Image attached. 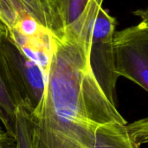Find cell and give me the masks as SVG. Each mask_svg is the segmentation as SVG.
<instances>
[{
  "label": "cell",
  "mask_w": 148,
  "mask_h": 148,
  "mask_svg": "<svg viewBox=\"0 0 148 148\" xmlns=\"http://www.w3.org/2000/svg\"><path fill=\"white\" fill-rule=\"evenodd\" d=\"M6 143H7V140H5V141H1V140H0V148L7 147V145H6Z\"/></svg>",
  "instance_id": "7c38bea8"
},
{
  "label": "cell",
  "mask_w": 148,
  "mask_h": 148,
  "mask_svg": "<svg viewBox=\"0 0 148 148\" xmlns=\"http://www.w3.org/2000/svg\"><path fill=\"white\" fill-rule=\"evenodd\" d=\"M142 21L137 25L115 31L113 39L114 69L123 76L148 90L147 10L141 11Z\"/></svg>",
  "instance_id": "3957f363"
},
{
  "label": "cell",
  "mask_w": 148,
  "mask_h": 148,
  "mask_svg": "<svg viewBox=\"0 0 148 148\" xmlns=\"http://www.w3.org/2000/svg\"><path fill=\"white\" fill-rule=\"evenodd\" d=\"M6 148H7V147H6Z\"/></svg>",
  "instance_id": "4fadbf2b"
},
{
  "label": "cell",
  "mask_w": 148,
  "mask_h": 148,
  "mask_svg": "<svg viewBox=\"0 0 148 148\" xmlns=\"http://www.w3.org/2000/svg\"><path fill=\"white\" fill-rule=\"evenodd\" d=\"M15 148H32L31 126L29 113L23 107H18L16 113Z\"/></svg>",
  "instance_id": "9c48e42d"
},
{
  "label": "cell",
  "mask_w": 148,
  "mask_h": 148,
  "mask_svg": "<svg viewBox=\"0 0 148 148\" xmlns=\"http://www.w3.org/2000/svg\"><path fill=\"white\" fill-rule=\"evenodd\" d=\"M115 27V18L101 8L91 31L88 46L91 71L107 98L114 104H115L116 82L119 78L114 69L113 44Z\"/></svg>",
  "instance_id": "277c9868"
},
{
  "label": "cell",
  "mask_w": 148,
  "mask_h": 148,
  "mask_svg": "<svg viewBox=\"0 0 148 148\" xmlns=\"http://www.w3.org/2000/svg\"><path fill=\"white\" fill-rule=\"evenodd\" d=\"M26 13L37 24L60 38L64 35L56 0H19Z\"/></svg>",
  "instance_id": "52a82bcc"
},
{
  "label": "cell",
  "mask_w": 148,
  "mask_h": 148,
  "mask_svg": "<svg viewBox=\"0 0 148 148\" xmlns=\"http://www.w3.org/2000/svg\"><path fill=\"white\" fill-rule=\"evenodd\" d=\"M7 84L16 107L29 114L39 105L47 81L41 67L30 59L14 39L7 27L2 41Z\"/></svg>",
  "instance_id": "7a4b0ae2"
},
{
  "label": "cell",
  "mask_w": 148,
  "mask_h": 148,
  "mask_svg": "<svg viewBox=\"0 0 148 148\" xmlns=\"http://www.w3.org/2000/svg\"><path fill=\"white\" fill-rule=\"evenodd\" d=\"M7 26L0 20V121L5 128V133L14 139L16 131V105L15 104L10 93L4 66V59L2 47L3 36Z\"/></svg>",
  "instance_id": "ba28073f"
},
{
  "label": "cell",
  "mask_w": 148,
  "mask_h": 148,
  "mask_svg": "<svg viewBox=\"0 0 148 148\" xmlns=\"http://www.w3.org/2000/svg\"><path fill=\"white\" fill-rule=\"evenodd\" d=\"M8 134L5 133V132H3L2 129H1V127H0V140L1 141H5V140H8Z\"/></svg>",
  "instance_id": "8fae6325"
},
{
  "label": "cell",
  "mask_w": 148,
  "mask_h": 148,
  "mask_svg": "<svg viewBox=\"0 0 148 148\" xmlns=\"http://www.w3.org/2000/svg\"><path fill=\"white\" fill-rule=\"evenodd\" d=\"M32 148H95L104 124H127L105 95L88 62V45L52 36L42 98L29 114Z\"/></svg>",
  "instance_id": "6da1fadb"
},
{
  "label": "cell",
  "mask_w": 148,
  "mask_h": 148,
  "mask_svg": "<svg viewBox=\"0 0 148 148\" xmlns=\"http://www.w3.org/2000/svg\"><path fill=\"white\" fill-rule=\"evenodd\" d=\"M64 35L89 46L91 31L103 0H56Z\"/></svg>",
  "instance_id": "5b68a950"
},
{
  "label": "cell",
  "mask_w": 148,
  "mask_h": 148,
  "mask_svg": "<svg viewBox=\"0 0 148 148\" xmlns=\"http://www.w3.org/2000/svg\"><path fill=\"white\" fill-rule=\"evenodd\" d=\"M29 15L19 0H0V20L10 29H13Z\"/></svg>",
  "instance_id": "30bf717a"
},
{
  "label": "cell",
  "mask_w": 148,
  "mask_h": 148,
  "mask_svg": "<svg viewBox=\"0 0 148 148\" xmlns=\"http://www.w3.org/2000/svg\"><path fill=\"white\" fill-rule=\"evenodd\" d=\"M147 119L131 124L109 123L95 133V148H140L148 141Z\"/></svg>",
  "instance_id": "8992f818"
}]
</instances>
